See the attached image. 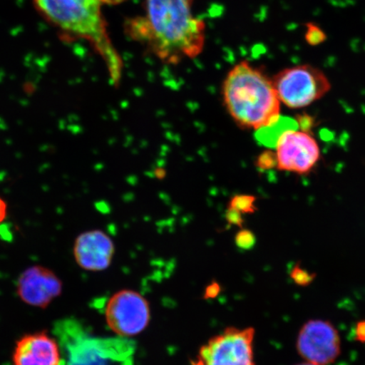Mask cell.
Masks as SVG:
<instances>
[{
  "instance_id": "cell-1",
  "label": "cell",
  "mask_w": 365,
  "mask_h": 365,
  "mask_svg": "<svg viewBox=\"0 0 365 365\" xmlns=\"http://www.w3.org/2000/svg\"><path fill=\"white\" fill-rule=\"evenodd\" d=\"M36 10L63 38L85 40L106 65L114 85L120 81L122 59L108 33L103 6L108 0H33Z\"/></svg>"
},
{
  "instance_id": "cell-2",
  "label": "cell",
  "mask_w": 365,
  "mask_h": 365,
  "mask_svg": "<svg viewBox=\"0 0 365 365\" xmlns=\"http://www.w3.org/2000/svg\"><path fill=\"white\" fill-rule=\"evenodd\" d=\"M147 19L143 34L166 61L195 58L202 52L205 24L194 16L192 0H145Z\"/></svg>"
},
{
  "instance_id": "cell-3",
  "label": "cell",
  "mask_w": 365,
  "mask_h": 365,
  "mask_svg": "<svg viewBox=\"0 0 365 365\" xmlns=\"http://www.w3.org/2000/svg\"><path fill=\"white\" fill-rule=\"evenodd\" d=\"M223 98L230 115L242 127L259 130L279 120L280 100L273 81L248 62H240L228 73Z\"/></svg>"
},
{
  "instance_id": "cell-4",
  "label": "cell",
  "mask_w": 365,
  "mask_h": 365,
  "mask_svg": "<svg viewBox=\"0 0 365 365\" xmlns=\"http://www.w3.org/2000/svg\"><path fill=\"white\" fill-rule=\"evenodd\" d=\"M273 84L280 102L290 108L307 107L331 89L325 74L307 65L285 68L275 76Z\"/></svg>"
},
{
  "instance_id": "cell-5",
  "label": "cell",
  "mask_w": 365,
  "mask_h": 365,
  "mask_svg": "<svg viewBox=\"0 0 365 365\" xmlns=\"http://www.w3.org/2000/svg\"><path fill=\"white\" fill-rule=\"evenodd\" d=\"M252 327H228L199 351L192 365H255Z\"/></svg>"
},
{
  "instance_id": "cell-6",
  "label": "cell",
  "mask_w": 365,
  "mask_h": 365,
  "mask_svg": "<svg viewBox=\"0 0 365 365\" xmlns=\"http://www.w3.org/2000/svg\"><path fill=\"white\" fill-rule=\"evenodd\" d=\"M105 318L108 327L116 334L135 336L148 326L150 318L148 301L133 290H121L109 299Z\"/></svg>"
},
{
  "instance_id": "cell-7",
  "label": "cell",
  "mask_w": 365,
  "mask_h": 365,
  "mask_svg": "<svg viewBox=\"0 0 365 365\" xmlns=\"http://www.w3.org/2000/svg\"><path fill=\"white\" fill-rule=\"evenodd\" d=\"M296 348L307 362L318 365L331 364L341 354L339 331L325 319H309L299 330Z\"/></svg>"
},
{
  "instance_id": "cell-8",
  "label": "cell",
  "mask_w": 365,
  "mask_h": 365,
  "mask_svg": "<svg viewBox=\"0 0 365 365\" xmlns=\"http://www.w3.org/2000/svg\"><path fill=\"white\" fill-rule=\"evenodd\" d=\"M278 170L307 175L319 161L317 140L304 131L287 130L277 140Z\"/></svg>"
},
{
  "instance_id": "cell-9",
  "label": "cell",
  "mask_w": 365,
  "mask_h": 365,
  "mask_svg": "<svg viewBox=\"0 0 365 365\" xmlns=\"http://www.w3.org/2000/svg\"><path fill=\"white\" fill-rule=\"evenodd\" d=\"M16 290L23 302L31 307L46 308L61 294L63 284L50 269L34 266L21 274Z\"/></svg>"
},
{
  "instance_id": "cell-10",
  "label": "cell",
  "mask_w": 365,
  "mask_h": 365,
  "mask_svg": "<svg viewBox=\"0 0 365 365\" xmlns=\"http://www.w3.org/2000/svg\"><path fill=\"white\" fill-rule=\"evenodd\" d=\"M115 247L110 237L101 230L82 232L74 245V257L86 271L101 272L110 266Z\"/></svg>"
},
{
  "instance_id": "cell-11",
  "label": "cell",
  "mask_w": 365,
  "mask_h": 365,
  "mask_svg": "<svg viewBox=\"0 0 365 365\" xmlns=\"http://www.w3.org/2000/svg\"><path fill=\"white\" fill-rule=\"evenodd\" d=\"M12 359L14 365H61L62 360L57 341L46 331L21 337L14 349Z\"/></svg>"
},
{
  "instance_id": "cell-12",
  "label": "cell",
  "mask_w": 365,
  "mask_h": 365,
  "mask_svg": "<svg viewBox=\"0 0 365 365\" xmlns=\"http://www.w3.org/2000/svg\"><path fill=\"white\" fill-rule=\"evenodd\" d=\"M297 128H299V126L296 120L280 116L279 120L275 124L258 130L257 133V140L267 147H276L278 137L284 133L285 130H295Z\"/></svg>"
},
{
  "instance_id": "cell-13",
  "label": "cell",
  "mask_w": 365,
  "mask_h": 365,
  "mask_svg": "<svg viewBox=\"0 0 365 365\" xmlns=\"http://www.w3.org/2000/svg\"><path fill=\"white\" fill-rule=\"evenodd\" d=\"M255 197L253 195H238L231 200L230 207L241 213H253L255 212Z\"/></svg>"
},
{
  "instance_id": "cell-14",
  "label": "cell",
  "mask_w": 365,
  "mask_h": 365,
  "mask_svg": "<svg viewBox=\"0 0 365 365\" xmlns=\"http://www.w3.org/2000/svg\"><path fill=\"white\" fill-rule=\"evenodd\" d=\"M326 39V34L318 26L314 23H308L305 40L309 45L317 46L325 42Z\"/></svg>"
},
{
  "instance_id": "cell-15",
  "label": "cell",
  "mask_w": 365,
  "mask_h": 365,
  "mask_svg": "<svg viewBox=\"0 0 365 365\" xmlns=\"http://www.w3.org/2000/svg\"><path fill=\"white\" fill-rule=\"evenodd\" d=\"M257 164L259 170H272V168L277 167V155L271 150H264L257 158Z\"/></svg>"
},
{
  "instance_id": "cell-16",
  "label": "cell",
  "mask_w": 365,
  "mask_h": 365,
  "mask_svg": "<svg viewBox=\"0 0 365 365\" xmlns=\"http://www.w3.org/2000/svg\"><path fill=\"white\" fill-rule=\"evenodd\" d=\"M236 245L243 250H250L253 247L257 242L252 232L244 230H241L236 235Z\"/></svg>"
},
{
  "instance_id": "cell-17",
  "label": "cell",
  "mask_w": 365,
  "mask_h": 365,
  "mask_svg": "<svg viewBox=\"0 0 365 365\" xmlns=\"http://www.w3.org/2000/svg\"><path fill=\"white\" fill-rule=\"evenodd\" d=\"M296 122L299 128L304 132H307V133H309V131L312 130L314 124H316L314 118L307 113L299 114L296 118Z\"/></svg>"
},
{
  "instance_id": "cell-18",
  "label": "cell",
  "mask_w": 365,
  "mask_h": 365,
  "mask_svg": "<svg viewBox=\"0 0 365 365\" xmlns=\"http://www.w3.org/2000/svg\"><path fill=\"white\" fill-rule=\"evenodd\" d=\"M292 278L297 282V284H304L312 281V276L310 275L307 271L301 269L299 266H296L291 273Z\"/></svg>"
},
{
  "instance_id": "cell-19",
  "label": "cell",
  "mask_w": 365,
  "mask_h": 365,
  "mask_svg": "<svg viewBox=\"0 0 365 365\" xmlns=\"http://www.w3.org/2000/svg\"><path fill=\"white\" fill-rule=\"evenodd\" d=\"M226 219L231 225L241 227L243 225L244 219L242 217V213L235 209L228 207L226 212Z\"/></svg>"
},
{
  "instance_id": "cell-20",
  "label": "cell",
  "mask_w": 365,
  "mask_h": 365,
  "mask_svg": "<svg viewBox=\"0 0 365 365\" xmlns=\"http://www.w3.org/2000/svg\"><path fill=\"white\" fill-rule=\"evenodd\" d=\"M355 339L359 341L365 342V321L359 322L356 326Z\"/></svg>"
},
{
  "instance_id": "cell-21",
  "label": "cell",
  "mask_w": 365,
  "mask_h": 365,
  "mask_svg": "<svg viewBox=\"0 0 365 365\" xmlns=\"http://www.w3.org/2000/svg\"><path fill=\"white\" fill-rule=\"evenodd\" d=\"M7 204L4 200L0 197V223L6 220L7 217Z\"/></svg>"
},
{
  "instance_id": "cell-22",
  "label": "cell",
  "mask_w": 365,
  "mask_h": 365,
  "mask_svg": "<svg viewBox=\"0 0 365 365\" xmlns=\"http://www.w3.org/2000/svg\"><path fill=\"white\" fill-rule=\"evenodd\" d=\"M296 365H318V364H312V363H309V362H305V363L299 364H296Z\"/></svg>"
}]
</instances>
